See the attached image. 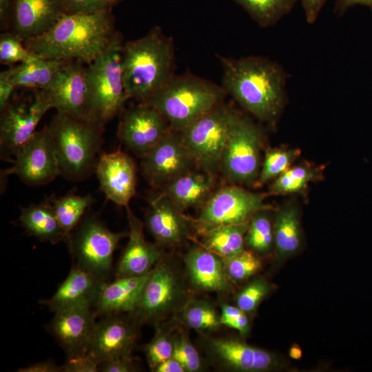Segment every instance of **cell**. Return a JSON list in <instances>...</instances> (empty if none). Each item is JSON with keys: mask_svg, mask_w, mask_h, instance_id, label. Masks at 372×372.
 Here are the masks:
<instances>
[{"mask_svg": "<svg viewBox=\"0 0 372 372\" xmlns=\"http://www.w3.org/2000/svg\"><path fill=\"white\" fill-rule=\"evenodd\" d=\"M216 56L223 69L221 86L227 94L259 120L274 124L287 99V74L282 67L264 56Z\"/></svg>", "mask_w": 372, "mask_h": 372, "instance_id": "6da1fadb", "label": "cell"}, {"mask_svg": "<svg viewBox=\"0 0 372 372\" xmlns=\"http://www.w3.org/2000/svg\"><path fill=\"white\" fill-rule=\"evenodd\" d=\"M115 32L112 10L63 14L48 31L24 44L30 53L43 58L88 65L105 50Z\"/></svg>", "mask_w": 372, "mask_h": 372, "instance_id": "7a4b0ae2", "label": "cell"}, {"mask_svg": "<svg viewBox=\"0 0 372 372\" xmlns=\"http://www.w3.org/2000/svg\"><path fill=\"white\" fill-rule=\"evenodd\" d=\"M174 65L173 40L158 26L124 43L122 71L127 98L146 102L174 76Z\"/></svg>", "mask_w": 372, "mask_h": 372, "instance_id": "3957f363", "label": "cell"}, {"mask_svg": "<svg viewBox=\"0 0 372 372\" xmlns=\"http://www.w3.org/2000/svg\"><path fill=\"white\" fill-rule=\"evenodd\" d=\"M227 94L221 85L191 73L174 75L146 102L180 132L193 121L224 102Z\"/></svg>", "mask_w": 372, "mask_h": 372, "instance_id": "277c9868", "label": "cell"}, {"mask_svg": "<svg viewBox=\"0 0 372 372\" xmlns=\"http://www.w3.org/2000/svg\"><path fill=\"white\" fill-rule=\"evenodd\" d=\"M48 126L54 142L61 175L74 182L91 175L103 143L104 126L58 112Z\"/></svg>", "mask_w": 372, "mask_h": 372, "instance_id": "5b68a950", "label": "cell"}, {"mask_svg": "<svg viewBox=\"0 0 372 372\" xmlns=\"http://www.w3.org/2000/svg\"><path fill=\"white\" fill-rule=\"evenodd\" d=\"M122 37L116 32L105 50L90 64L92 91L91 119L104 126L123 111L128 99L122 71Z\"/></svg>", "mask_w": 372, "mask_h": 372, "instance_id": "8992f818", "label": "cell"}, {"mask_svg": "<svg viewBox=\"0 0 372 372\" xmlns=\"http://www.w3.org/2000/svg\"><path fill=\"white\" fill-rule=\"evenodd\" d=\"M239 114L223 102L179 132L194 163L203 171L214 175L220 168L223 150Z\"/></svg>", "mask_w": 372, "mask_h": 372, "instance_id": "52a82bcc", "label": "cell"}, {"mask_svg": "<svg viewBox=\"0 0 372 372\" xmlns=\"http://www.w3.org/2000/svg\"><path fill=\"white\" fill-rule=\"evenodd\" d=\"M125 232H113L96 216L81 219L68 244L75 265L106 280L111 271L114 251Z\"/></svg>", "mask_w": 372, "mask_h": 372, "instance_id": "ba28073f", "label": "cell"}, {"mask_svg": "<svg viewBox=\"0 0 372 372\" xmlns=\"http://www.w3.org/2000/svg\"><path fill=\"white\" fill-rule=\"evenodd\" d=\"M52 109L48 92L30 90V94L13 97L1 111V158L13 162L20 149L37 132L45 114Z\"/></svg>", "mask_w": 372, "mask_h": 372, "instance_id": "9c48e42d", "label": "cell"}, {"mask_svg": "<svg viewBox=\"0 0 372 372\" xmlns=\"http://www.w3.org/2000/svg\"><path fill=\"white\" fill-rule=\"evenodd\" d=\"M262 133L248 117L235 121L222 152L220 169L231 182L255 183L260 173Z\"/></svg>", "mask_w": 372, "mask_h": 372, "instance_id": "30bf717a", "label": "cell"}, {"mask_svg": "<svg viewBox=\"0 0 372 372\" xmlns=\"http://www.w3.org/2000/svg\"><path fill=\"white\" fill-rule=\"evenodd\" d=\"M264 198V194L239 187H223L203 205L194 225L203 234L216 227L249 221L256 212L269 209Z\"/></svg>", "mask_w": 372, "mask_h": 372, "instance_id": "8fae6325", "label": "cell"}, {"mask_svg": "<svg viewBox=\"0 0 372 372\" xmlns=\"http://www.w3.org/2000/svg\"><path fill=\"white\" fill-rule=\"evenodd\" d=\"M12 163L3 174L17 175L29 186L48 184L61 175L54 142L48 125L33 134Z\"/></svg>", "mask_w": 372, "mask_h": 372, "instance_id": "7c38bea8", "label": "cell"}, {"mask_svg": "<svg viewBox=\"0 0 372 372\" xmlns=\"http://www.w3.org/2000/svg\"><path fill=\"white\" fill-rule=\"evenodd\" d=\"M84 64L67 61L45 91L56 112L92 121L91 85Z\"/></svg>", "mask_w": 372, "mask_h": 372, "instance_id": "4fadbf2b", "label": "cell"}, {"mask_svg": "<svg viewBox=\"0 0 372 372\" xmlns=\"http://www.w3.org/2000/svg\"><path fill=\"white\" fill-rule=\"evenodd\" d=\"M182 295L177 275L168 264L159 260L149 273L131 318L137 324L158 322L176 307Z\"/></svg>", "mask_w": 372, "mask_h": 372, "instance_id": "5bb4252c", "label": "cell"}, {"mask_svg": "<svg viewBox=\"0 0 372 372\" xmlns=\"http://www.w3.org/2000/svg\"><path fill=\"white\" fill-rule=\"evenodd\" d=\"M195 163L179 132L169 129L163 138L142 157L141 167L147 182L163 189L189 171Z\"/></svg>", "mask_w": 372, "mask_h": 372, "instance_id": "9a60e30c", "label": "cell"}, {"mask_svg": "<svg viewBox=\"0 0 372 372\" xmlns=\"http://www.w3.org/2000/svg\"><path fill=\"white\" fill-rule=\"evenodd\" d=\"M169 129L167 121L155 107L140 103L123 111L117 135L130 150L142 158Z\"/></svg>", "mask_w": 372, "mask_h": 372, "instance_id": "2e32d148", "label": "cell"}, {"mask_svg": "<svg viewBox=\"0 0 372 372\" xmlns=\"http://www.w3.org/2000/svg\"><path fill=\"white\" fill-rule=\"evenodd\" d=\"M97 316L90 307L65 308L54 312L47 329L67 358L82 355L87 353Z\"/></svg>", "mask_w": 372, "mask_h": 372, "instance_id": "e0dca14e", "label": "cell"}, {"mask_svg": "<svg viewBox=\"0 0 372 372\" xmlns=\"http://www.w3.org/2000/svg\"><path fill=\"white\" fill-rule=\"evenodd\" d=\"M120 313L102 316L97 321L87 353L99 364L119 358L130 357L138 337L136 323Z\"/></svg>", "mask_w": 372, "mask_h": 372, "instance_id": "ac0fdd59", "label": "cell"}, {"mask_svg": "<svg viewBox=\"0 0 372 372\" xmlns=\"http://www.w3.org/2000/svg\"><path fill=\"white\" fill-rule=\"evenodd\" d=\"M95 172L106 198L127 207L136 187V168L132 158L120 149L104 152L98 158Z\"/></svg>", "mask_w": 372, "mask_h": 372, "instance_id": "d6986e66", "label": "cell"}, {"mask_svg": "<svg viewBox=\"0 0 372 372\" xmlns=\"http://www.w3.org/2000/svg\"><path fill=\"white\" fill-rule=\"evenodd\" d=\"M63 14L61 0H13L12 32L23 41L37 38Z\"/></svg>", "mask_w": 372, "mask_h": 372, "instance_id": "ffe728a7", "label": "cell"}, {"mask_svg": "<svg viewBox=\"0 0 372 372\" xmlns=\"http://www.w3.org/2000/svg\"><path fill=\"white\" fill-rule=\"evenodd\" d=\"M182 211L162 194L151 200L145 226L158 244L178 245L189 236L191 221Z\"/></svg>", "mask_w": 372, "mask_h": 372, "instance_id": "44dd1931", "label": "cell"}, {"mask_svg": "<svg viewBox=\"0 0 372 372\" xmlns=\"http://www.w3.org/2000/svg\"><path fill=\"white\" fill-rule=\"evenodd\" d=\"M126 209L130 227L129 240L117 265L116 278L145 275L161 257L158 247L145 239L143 223L133 214L129 206Z\"/></svg>", "mask_w": 372, "mask_h": 372, "instance_id": "7402d4cb", "label": "cell"}, {"mask_svg": "<svg viewBox=\"0 0 372 372\" xmlns=\"http://www.w3.org/2000/svg\"><path fill=\"white\" fill-rule=\"evenodd\" d=\"M209 351L224 367L245 372L265 371L276 364L269 352L234 339H211Z\"/></svg>", "mask_w": 372, "mask_h": 372, "instance_id": "603a6c76", "label": "cell"}, {"mask_svg": "<svg viewBox=\"0 0 372 372\" xmlns=\"http://www.w3.org/2000/svg\"><path fill=\"white\" fill-rule=\"evenodd\" d=\"M105 281L74 264L54 295L41 302L54 313L72 307L94 308Z\"/></svg>", "mask_w": 372, "mask_h": 372, "instance_id": "cb8c5ba5", "label": "cell"}, {"mask_svg": "<svg viewBox=\"0 0 372 372\" xmlns=\"http://www.w3.org/2000/svg\"><path fill=\"white\" fill-rule=\"evenodd\" d=\"M184 261L192 285L197 289L218 293L229 292L232 287L225 268L224 260L204 247H194Z\"/></svg>", "mask_w": 372, "mask_h": 372, "instance_id": "d4e9b609", "label": "cell"}, {"mask_svg": "<svg viewBox=\"0 0 372 372\" xmlns=\"http://www.w3.org/2000/svg\"><path fill=\"white\" fill-rule=\"evenodd\" d=\"M150 271L141 276L116 278L112 282L105 281L94 306L96 314L103 316L132 313L140 300Z\"/></svg>", "mask_w": 372, "mask_h": 372, "instance_id": "484cf974", "label": "cell"}, {"mask_svg": "<svg viewBox=\"0 0 372 372\" xmlns=\"http://www.w3.org/2000/svg\"><path fill=\"white\" fill-rule=\"evenodd\" d=\"M214 182L211 174L189 171L169 183L161 194L183 210L200 205L211 192Z\"/></svg>", "mask_w": 372, "mask_h": 372, "instance_id": "4316f807", "label": "cell"}, {"mask_svg": "<svg viewBox=\"0 0 372 372\" xmlns=\"http://www.w3.org/2000/svg\"><path fill=\"white\" fill-rule=\"evenodd\" d=\"M19 221L27 233L41 242L56 244L66 241L52 203L45 201L21 207Z\"/></svg>", "mask_w": 372, "mask_h": 372, "instance_id": "83f0119b", "label": "cell"}, {"mask_svg": "<svg viewBox=\"0 0 372 372\" xmlns=\"http://www.w3.org/2000/svg\"><path fill=\"white\" fill-rule=\"evenodd\" d=\"M66 61L32 54L25 61L13 66L12 83L16 89L46 90Z\"/></svg>", "mask_w": 372, "mask_h": 372, "instance_id": "f1b7e54d", "label": "cell"}, {"mask_svg": "<svg viewBox=\"0 0 372 372\" xmlns=\"http://www.w3.org/2000/svg\"><path fill=\"white\" fill-rule=\"evenodd\" d=\"M249 223L221 225L207 231L203 234V247L223 259L236 255L244 250Z\"/></svg>", "mask_w": 372, "mask_h": 372, "instance_id": "f546056e", "label": "cell"}, {"mask_svg": "<svg viewBox=\"0 0 372 372\" xmlns=\"http://www.w3.org/2000/svg\"><path fill=\"white\" fill-rule=\"evenodd\" d=\"M274 243L280 257L296 252L300 244V227L298 209L287 205L278 209L273 224Z\"/></svg>", "mask_w": 372, "mask_h": 372, "instance_id": "4dcf8cb0", "label": "cell"}, {"mask_svg": "<svg viewBox=\"0 0 372 372\" xmlns=\"http://www.w3.org/2000/svg\"><path fill=\"white\" fill-rule=\"evenodd\" d=\"M262 28L275 25L293 8L297 0H233Z\"/></svg>", "mask_w": 372, "mask_h": 372, "instance_id": "1f68e13d", "label": "cell"}, {"mask_svg": "<svg viewBox=\"0 0 372 372\" xmlns=\"http://www.w3.org/2000/svg\"><path fill=\"white\" fill-rule=\"evenodd\" d=\"M94 200L91 194L80 196L74 194H68L52 200V205L65 232L67 242L70 239L72 232L81 220L86 209Z\"/></svg>", "mask_w": 372, "mask_h": 372, "instance_id": "d6a6232c", "label": "cell"}, {"mask_svg": "<svg viewBox=\"0 0 372 372\" xmlns=\"http://www.w3.org/2000/svg\"><path fill=\"white\" fill-rule=\"evenodd\" d=\"M269 209L256 212L249 220L245 242L252 250L265 254L274 242L273 225L267 214Z\"/></svg>", "mask_w": 372, "mask_h": 372, "instance_id": "836d02e7", "label": "cell"}, {"mask_svg": "<svg viewBox=\"0 0 372 372\" xmlns=\"http://www.w3.org/2000/svg\"><path fill=\"white\" fill-rule=\"evenodd\" d=\"M318 176L316 171L308 165L289 167L276 178L269 187L272 195H285L297 193L307 186Z\"/></svg>", "mask_w": 372, "mask_h": 372, "instance_id": "e575fe53", "label": "cell"}, {"mask_svg": "<svg viewBox=\"0 0 372 372\" xmlns=\"http://www.w3.org/2000/svg\"><path fill=\"white\" fill-rule=\"evenodd\" d=\"M182 316L189 327L198 331L214 330L222 325L216 310L203 300L189 302L185 307Z\"/></svg>", "mask_w": 372, "mask_h": 372, "instance_id": "d590c367", "label": "cell"}, {"mask_svg": "<svg viewBox=\"0 0 372 372\" xmlns=\"http://www.w3.org/2000/svg\"><path fill=\"white\" fill-rule=\"evenodd\" d=\"M296 156V150L285 148L269 149L265 153L262 168L254 185L261 187L277 178L290 167Z\"/></svg>", "mask_w": 372, "mask_h": 372, "instance_id": "8d00e7d4", "label": "cell"}, {"mask_svg": "<svg viewBox=\"0 0 372 372\" xmlns=\"http://www.w3.org/2000/svg\"><path fill=\"white\" fill-rule=\"evenodd\" d=\"M228 278L233 281L245 280L261 267V262L251 251L242 250L230 258L223 259Z\"/></svg>", "mask_w": 372, "mask_h": 372, "instance_id": "74e56055", "label": "cell"}, {"mask_svg": "<svg viewBox=\"0 0 372 372\" xmlns=\"http://www.w3.org/2000/svg\"><path fill=\"white\" fill-rule=\"evenodd\" d=\"M32 55L26 48L23 40L11 32L3 33L0 37V62L13 66L14 63H23Z\"/></svg>", "mask_w": 372, "mask_h": 372, "instance_id": "f35d334b", "label": "cell"}, {"mask_svg": "<svg viewBox=\"0 0 372 372\" xmlns=\"http://www.w3.org/2000/svg\"><path fill=\"white\" fill-rule=\"evenodd\" d=\"M148 365L152 371L163 361L172 357V338L161 328H157L154 337L145 347Z\"/></svg>", "mask_w": 372, "mask_h": 372, "instance_id": "ab89813d", "label": "cell"}, {"mask_svg": "<svg viewBox=\"0 0 372 372\" xmlns=\"http://www.w3.org/2000/svg\"><path fill=\"white\" fill-rule=\"evenodd\" d=\"M172 357L183 366L186 372H196L201 368L200 355L187 337L180 333L172 338Z\"/></svg>", "mask_w": 372, "mask_h": 372, "instance_id": "60d3db41", "label": "cell"}, {"mask_svg": "<svg viewBox=\"0 0 372 372\" xmlns=\"http://www.w3.org/2000/svg\"><path fill=\"white\" fill-rule=\"evenodd\" d=\"M270 286L266 281L256 278L238 294L236 306L245 313L251 312L268 294Z\"/></svg>", "mask_w": 372, "mask_h": 372, "instance_id": "b9f144b4", "label": "cell"}, {"mask_svg": "<svg viewBox=\"0 0 372 372\" xmlns=\"http://www.w3.org/2000/svg\"><path fill=\"white\" fill-rule=\"evenodd\" d=\"M64 14L94 13L112 10L123 0H61Z\"/></svg>", "mask_w": 372, "mask_h": 372, "instance_id": "7bdbcfd3", "label": "cell"}, {"mask_svg": "<svg viewBox=\"0 0 372 372\" xmlns=\"http://www.w3.org/2000/svg\"><path fill=\"white\" fill-rule=\"evenodd\" d=\"M245 313L237 306L223 304L220 314L221 324L237 330L241 335H245L249 331V327Z\"/></svg>", "mask_w": 372, "mask_h": 372, "instance_id": "ee69618b", "label": "cell"}, {"mask_svg": "<svg viewBox=\"0 0 372 372\" xmlns=\"http://www.w3.org/2000/svg\"><path fill=\"white\" fill-rule=\"evenodd\" d=\"M99 363L90 354L67 358L61 365L63 372H97Z\"/></svg>", "mask_w": 372, "mask_h": 372, "instance_id": "f6af8a7d", "label": "cell"}, {"mask_svg": "<svg viewBox=\"0 0 372 372\" xmlns=\"http://www.w3.org/2000/svg\"><path fill=\"white\" fill-rule=\"evenodd\" d=\"M13 66H10L0 73V111L10 101L16 90L11 81Z\"/></svg>", "mask_w": 372, "mask_h": 372, "instance_id": "bcb514c9", "label": "cell"}, {"mask_svg": "<svg viewBox=\"0 0 372 372\" xmlns=\"http://www.w3.org/2000/svg\"><path fill=\"white\" fill-rule=\"evenodd\" d=\"M99 370L102 372H132L136 371V367L130 356L103 362L99 364Z\"/></svg>", "mask_w": 372, "mask_h": 372, "instance_id": "7dc6e473", "label": "cell"}, {"mask_svg": "<svg viewBox=\"0 0 372 372\" xmlns=\"http://www.w3.org/2000/svg\"><path fill=\"white\" fill-rule=\"evenodd\" d=\"M327 0H300L306 21L312 24L317 20Z\"/></svg>", "mask_w": 372, "mask_h": 372, "instance_id": "c3c4849f", "label": "cell"}, {"mask_svg": "<svg viewBox=\"0 0 372 372\" xmlns=\"http://www.w3.org/2000/svg\"><path fill=\"white\" fill-rule=\"evenodd\" d=\"M18 372H61V366H59L52 360L41 361L19 368Z\"/></svg>", "mask_w": 372, "mask_h": 372, "instance_id": "681fc988", "label": "cell"}, {"mask_svg": "<svg viewBox=\"0 0 372 372\" xmlns=\"http://www.w3.org/2000/svg\"><path fill=\"white\" fill-rule=\"evenodd\" d=\"M355 6H362L372 11V0H335L334 12L342 16L350 8Z\"/></svg>", "mask_w": 372, "mask_h": 372, "instance_id": "f907efd6", "label": "cell"}, {"mask_svg": "<svg viewBox=\"0 0 372 372\" xmlns=\"http://www.w3.org/2000/svg\"><path fill=\"white\" fill-rule=\"evenodd\" d=\"M13 0H0L1 28H6L11 25Z\"/></svg>", "mask_w": 372, "mask_h": 372, "instance_id": "816d5d0a", "label": "cell"}, {"mask_svg": "<svg viewBox=\"0 0 372 372\" xmlns=\"http://www.w3.org/2000/svg\"><path fill=\"white\" fill-rule=\"evenodd\" d=\"M155 372H185L183 366L173 357L160 363L154 370Z\"/></svg>", "mask_w": 372, "mask_h": 372, "instance_id": "f5cc1de1", "label": "cell"}, {"mask_svg": "<svg viewBox=\"0 0 372 372\" xmlns=\"http://www.w3.org/2000/svg\"><path fill=\"white\" fill-rule=\"evenodd\" d=\"M289 355L293 359H300L302 357V350L297 346H293L289 349Z\"/></svg>", "mask_w": 372, "mask_h": 372, "instance_id": "db71d44e", "label": "cell"}]
</instances>
